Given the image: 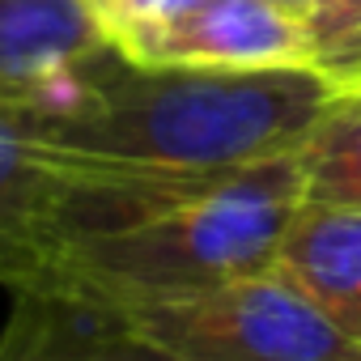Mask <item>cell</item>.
<instances>
[{
  "label": "cell",
  "instance_id": "1",
  "mask_svg": "<svg viewBox=\"0 0 361 361\" xmlns=\"http://www.w3.org/2000/svg\"><path fill=\"white\" fill-rule=\"evenodd\" d=\"M314 68H145L115 47L98 64L94 102L73 119H39L64 157L132 170H238L298 153L336 102Z\"/></svg>",
  "mask_w": 361,
  "mask_h": 361
},
{
  "label": "cell",
  "instance_id": "2",
  "mask_svg": "<svg viewBox=\"0 0 361 361\" xmlns=\"http://www.w3.org/2000/svg\"><path fill=\"white\" fill-rule=\"evenodd\" d=\"M302 204L298 153L238 166L188 204L132 230L60 243L47 272L35 281H64L106 298L178 293L255 276L276 264L285 226Z\"/></svg>",
  "mask_w": 361,
  "mask_h": 361
},
{
  "label": "cell",
  "instance_id": "3",
  "mask_svg": "<svg viewBox=\"0 0 361 361\" xmlns=\"http://www.w3.org/2000/svg\"><path fill=\"white\" fill-rule=\"evenodd\" d=\"M111 302L140 340L183 361H361V340L336 327L276 268L209 289L123 293Z\"/></svg>",
  "mask_w": 361,
  "mask_h": 361
},
{
  "label": "cell",
  "instance_id": "4",
  "mask_svg": "<svg viewBox=\"0 0 361 361\" xmlns=\"http://www.w3.org/2000/svg\"><path fill=\"white\" fill-rule=\"evenodd\" d=\"M145 68H314L310 22L276 0H200L183 18L119 47Z\"/></svg>",
  "mask_w": 361,
  "mask_h": 361
},
{
  "label": "cell",
  "instance_id": "5",
  "mask_svg": "<svg viewBox=\"0 0 361 361\" xmlns=\"http://www.w3.org/2000/svg\"><path fill=\"white\" fill-rule=\"evenodd\" d=\"M56 174L39 115L18 98H0V285L26 289L47 272Z\"/></svg>",
  "mask_w": 361,
  "mask_h": 361
},
{
  "label": "cell",
  "instance_id": "6",
  "mask_svg": "<svg viewBox=\"0 0 361 361\" xmlns=\"http://www.w3.org/2000/svg\"><path fill=\"white\" fill-rule=\"evenodd\" d=\"M272 268L336 327L361 340V209L302 200Z\"/></svg>",
  "mask_w": 361,
  "mask_h": 361
},
{
  "label": "cell",
  "instance_id": "7",
  "mask_svg": "<svg viewBox=\"0 0 361 361\" xmlns=\"http://www.w3.org/2000/svg\"><path fill=\"white\" fill-rule=\"evenodd\" d=\"M90 0H0V94L26 98L51 73L106 51Z\"/></svg>",
  "mask_w": 361,
  "mask_h": 361
},
{
  "label": "cell",
  "instance_id": "8",
  "mask_svg": "<svg viewBox=\"0 0 361 361\" xmlns=\"http://www.w3.org/2000/svg\"><path fill=\"white\" fill-rule=\"evenodd\" d=\"M302 200L361 209V94L336 98L298 149Z\"/></svg>",
  "mask_w": 361,
  "mask_h": 361
},
{
  "label": "cell",
  "instance_id": "9",
  "mask_svg": "<svg viewBox=\"0 0 361 361\" xmlns=\"http://www.w3.org/2000/svg\"><path fill=\"white\" fill-rule=\"evenodd\" d=\"M200 5V0H90V9L106 35V43L119 51L145 30H157L174 18H183Z\"/></svg>",
  "mask_w": 361,
  "mask_h": 361
},
{
  "label": "cell",
  "instance_id": "10",
  "mask_svg": "<svg viewBox=\"0 0 361 361\" xmlns=\"http://www.w3.org/2000/svg\"><path fill=\"white\" fill-rule=\"evenodd\" d=\"M306 22H310L314 47L327 51V47H336V43H344L348 35L361 30V0H319Z\"/></svg>",
  "mask_w": 361,
  "mask_h": 361
},
{
  "label": "cell",
  "instance_id": "11",
  "mask_svg": "<svg viewBox=\"0 0 361 361\" xmlns=\"http://www.w3.org/2000/svg\"><path fill=\"white\" fill-rule=\"evenodd\" d=\"M319 73L336 85V94L340 98H353V94H361V30L357 35H348L344 43H336V47H327V51H319Z\"/></svg>",
  "mask_w": 361,
  "mask_h": 361
},
{
  "label": "cell",
  "instance_id": "12",
  "mask_svg": "<svg viewBox=\"0 0 361 361\" xmlns=\"http://www.w3.org/2000/svg\"><path fill=\"white\" fill-rule=\"evenodd\" d=\"M276 5H285V9H293V13H302V18H310V9L319 5V0H276Z\"/></svg>",
  "mask_w": 361,
  "mask_h": 361
},
{
  "label": "cell",
  "instance_id": "13",
  "mask_svg": "<svg viewBox=\"0 0 361 361\" xmlns=\"http://www.w3.org/2000/svg\"><path fill=\"white\" fill-rule=\"evenodd\" d=\"M0 98H5V94H0Z\"/></svg>",
  "mask_w": 361,
  "mask_h": 361
}]
</instances>
